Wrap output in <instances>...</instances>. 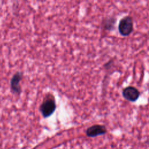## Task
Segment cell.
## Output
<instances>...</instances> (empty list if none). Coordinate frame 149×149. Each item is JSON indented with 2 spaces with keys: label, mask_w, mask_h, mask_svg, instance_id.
<instances>
[{
  "label": "cell",
  "mask_w": 149,
  "mask_h": 149,
  "mask_svg": "<svg viewBox=\"0 0 149 149\" xmlns=\"http://www.w3.org/2000/svg\"><path fill=\"white\" fill-rule=\"evenodd\" d=\"M56 108V104L54 96L52 94L48 93L40 105L39 109L42 116L44 118L49 117L54 113Z\"/></svg>",
  "instance_id": "6da1fadb"
},
{
  "label": "cell",
  "mask_w": 149,
  "mask_h": 149,
  "mask_svg": "<svg viewBox=\"0 0 149 149\" xmlns=\"http://www.w3.org/2000/svg\"><path fill=\"white\" fill-rule=\"evenodd\" d=\"M118 31L123 37L129 36L133 31V20L131 16H126L122 17L118 24Z\"/></svg>",
  "instance_id": "7a4b0ae2"
},
{
  "label": "cell",
  "mask_w": 149,
  "mask_h": 149,
  "mask_svg": "<svg viewBox=\"0 0 149 149\" xmlns=\"http://www.w3.org/2000/svg\"><path fill=\"white\" fill-rule=\"evenodd\" d=\"M23 74L22 72H16L12 76L10 82V88L11 91L16 95H19L22 93L20 81L23 79Z\"/></svg>",
  "instance_id": "3957f363"
},
{
  "label": "cell",
  "mask_w": 149,
  "mask_h": 149,
  "mask_svg": "<svg viewBox=\"0 0 149 149\" xmlns=\"http://www.w3.org/2000/svg\"><path fill=\"white\" fill-rule=\"evenodd\" d=\"M122 94L125 100L129 102H134L139 99L140 92L137 88L133 86H127L123 90Z\"/></svg>",
  "instance_id": "277c9868"
},
{
  "label": "cell",
  "mask_w": 149,
  "mask_h": 149,
  "mask_svg": "<svg viewBox=\"0 0 149 149\" xmlns=\"http://www.w3.org/2000/svg\"><path fill=\"white\" fill-rule=\"evenodd\" d=\"M107 132V128L104 125L97 124L88 127L86 131V133L87 136L89 137H95L104 134Z\"/></svg>",
  "instance_id": "5b68a950"
},
{
  "label": "cell",
  "mask_w": 149,
  "mask_h": 149,
  "mask_svg": "<svg viewBox=\"0 0 149 149\" xmlns=\"http://www.w3.org/2000/svg\"><path fill=\"white\" fill-rule=\"evenodd\" d=\"M116 23V19L112 16L107 17L104 19L102 22V28L107 31L113 30Z\"/></svg>",
  "instance_id": "8992f818"
}]
</instances>
